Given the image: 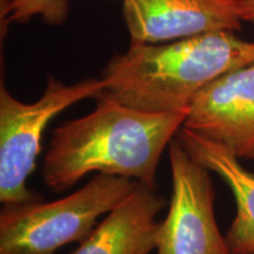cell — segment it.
Instances as JSON below:
<instances>
[{
	"mask_svg": "<svg viewBox=\"0 0 254 254\" xmlns=\"http://www.w3.org/2000/svg\"><path fill=\"white\" fill-rule=\"evenodd\" d=\"M131 45L163 44L240 30L236 0H123Z\"/></svg>",
	"mask_w": 254,
	"mask_h": 254,
	"instance_id": "obj_7",
	"label": "cell"
},
{
	"mask_svg": "<svg viewBox=\"0 0 254 254\" xmlns=\"http://www.w3.org/2000/svg\"><path fill=\"white\" fill-rule=\"evenodd\" d=\"M5 13L11 23H26L40 17L50 24H62L67 15L65 0H6Z\"/></svg>",
	"mask_w": 254,
	"mask_h": 254,
	"instance_id": "obj_10",
	"label": "cell"
},
{
	"mask_svg": "<svg viewBox=\"0 0 254 254\" xmlns=\"http://www.w3.org/2000/svg\"><path fill=\"white\" fill-rule=\"evenodd\" d=\"M106 87L104 78L66 85L50 77L34 103L18 100L0 87V201L4 205L37 200L27 187L41 152V139L57 114L88 98H98Z\"/></svg>",
	"mask_w": 254,
	"mask_h": 254,
	"instance_id": "obj_4",
	"label": "cell"
},
{
	"mask_svg": "<svg viewBox=\"0 0 254 254\" xmlns=\"http://www.w3.org/2000/svg\"><path fill=\"white\" fill-rule=\"evenodd\" d=\"M0 254H26V253H18V252H8V251H0Z\"/></svg>",
	"mask_w": 254,
	"mask_h": 254,
	"instance_id": "obj_12",
	"label": "cell"
},
{
	"mask_svg": "<svg viewBox=\"0 0 254 254\" xmlns=\"http://www.w3.org/2000/svg\"><path fill=\"white\" fill-rule=\"evenodd\" d=\"M236 5L241 20L254 24V0H236Z\"/></svg>",
	"mask_w": 254,
	"mask_h": 254,
	"instance_id": "obj_11",
	"label": "cell"
},
{
	"mask_svg": "<svg viewBox=\"0 0 254 254\" xmlns=\"http://www.w3.org/2000/svg\"><path fill=\"white\" fill-rule=\"evenodd\" d=\"M186 116L134 109L100 94L92 112L55 129L44 157V183L59 193L98 172L155 190L159 161Z\"/></svg>",
	"mask_w": 254,
	"mask_h": 254,
	"instance_id": "obj_1",
	"label": "cell"
},
{
	"mask_svg": "<svg viewBox=\"0 0 254 254\" xmlns=\"http://www.w3.org/2000/svg\"><path fill=\"white\" fill-rule=\"evenodd\" d=\"M177 139L186 151L227 184L237 214L225 236L232 254H254V174L225 146L182 127Z\"/></svg>",
	"mask_w": 254,
	"mask_h": 254,
	"instance_id": "obj_9",
	"label": "cell"
},
{
	"mask_svg": "<svg viewBox=\"0 0 254 254\" xmlns=\"http://www.w3.org/2000/svg\"><path fill=\"white\" fill-rule=\"evenodd\" d=\"M184 128L254 160V63L221 75L196 95Z\"/></svg>",
	"mask_w": 254,
	"mask_h": 254,
	"instance_id": "obj_6",
	"label": "cell"
},
{
	"mask_svg": "<svg viewBox=\"0 0 254 254\" xmlns=\"http://www.w3.org/2000/svg\"><path fill=\"white\" fill-rule=\"evenodd\" d=\"M254 63V41L214 31L163 44L131 45L104 72L101 94L134 109L187 112L200 92L221 75Z\"/></svg>",
	"mask_w": 254,
	"mask_h": 254,
	"instance_id": "obj_2",
	"label": "cell"
},
{
	"mask_svg": "<svg viewBox=\"0 0 254 254\" xmlns=\"http://www.w3.org/2000/svg\"><path fill=\"white\" fill-rule=\"evenodd\" d=\"M168 157L172 195L166 218L159 222L155 254H232L215 219L211 171L178 139L170 142Z\"/></svg>",
	"mask_w": 254,
	"mask_h": 254,
	"instance_id": "obj_5",
	"label": "cell"
},
{
	"mask_svg": "<svg viewBox=\"0 0 254 254\" xmlns=\"http://www.w3.org/2000/svg\"><path fill=\"white\" fill-rule=\"evenodd\" d=\"M164 205L157 190L138 183L72 254H150L159 227L155 218Z\"/></svg>",
	"mask_w": 254,
	"mask_h": 254,
	"instance_id": "obj_8",
	"label": "cell"
},
{
	"mask_svg": "<svg viewBox=\"0 0 254 254\" xmlns=\"http://www.w3.org/2000/svg\"><path fill=\"white\" fill-rule=\"evenodd\" d=\"M136 185L129 178L98 173L62 199L5 205L0 213V251L55 254L69 243H81L98 219L110 213Z\"/></svg>",
	"mask_w": 254,
	"mask_h": 254,
	"instance_id": "obj_3",
	"label": "cell"
}]
</instances>
